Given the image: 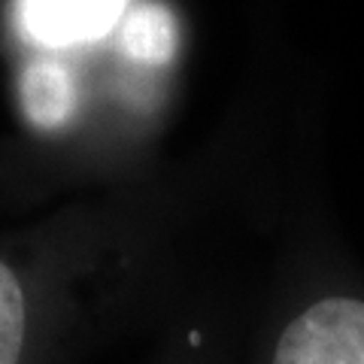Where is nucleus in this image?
I'll return each mask as SVG.
<instances>
[{"mask_svg":"<svg viewBox=\"0 0 364 364\" xmlns=\"http://www.w3.org/2000/svg\"><path fill=\"white\" fill-rule=\"evenodd\" d=\"M18 100L37 128H58L73 112L70 73L55 61H33L18 82Z\"/></svg>","mask_w":364,"mask_h":364,"instance_id":"7ed1b4c3","label":"nucleus"},{"mask_svg":"<svg viewBox=\"0 0 364 364\" xmlns=\"http://www.w3.org/2000/svg\"><path fill=\"white\" fill-rule=\"evenodd\" d=\"M122 52L134 61L161 64L173 58L176 49V21L170 9L158 4H143L124 18L119 33Z\"/></svg>","mask_w":364,"mask_h":364,"instance_id":"39448f33","label":"nucleus"},{"mask_svg":"<svg viewBox=\"0 0 364 364\" xmlns=\"http://www.w3.org/2000/svg\"><path fill=\"white\" fill-rule=\"evenodd\" d=\"M31 346V301L21 277L0 258V364H25Z\"/></svg>","mask_w":364,"mask_h":364,"instance_id":"423d86ee","label":"nucleus"},{"mask_svg":"<svg viewBox=\"0 0 364 364\" xmlns=\"http://www.w3.org/2000/svg\"><path fill=\"white\" fill-rule=\"evenodd\" d=\"M243 343L215 322L173 328L152 364H240Z\"/></svg>","mask_w":364,"mask_h":364,"instance_id":"20e7f679","label":"nucleus"},{"mask_svg":"<svg viewBox=\"0 0 364 364\" xmlns=\"http://www.w3.org/2000/svg\"><path fill=\"white\" fill-rule=\"evenodd\" d=\"M240 364H364V298L322 291L267 325Z\"/></svg>","mask_w":364,"mask_h":364,"instance_id":"f257e3e1","label":"nucleus"},{"mask_svg":"<svg viewBox=\"0 0 364 364\" xmlns=\"http://www.w3.org/2000/svg\"><path fill=\"white\" fill-rule=\"evenodd\" d=\"M128 0H18V25L33 43L73 46L116 25Z\"/></svg>","mask_w":364,"mask_h":364,"instance_id":"f03ea898","label":"nucleus"}]
</instances>
